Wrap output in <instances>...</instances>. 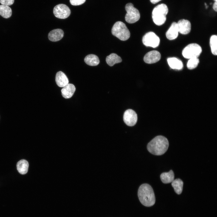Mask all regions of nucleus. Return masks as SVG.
<instances>
[{"mask_svg":"<svg viewBox=\"0 0 217 217\" xmlns=\"http://www.w3.org/2000/svg\"><path fill=\"white\" fill-rule=\"evenodd\" d=\"M169 146L168 139L164 136H158L153 139L147 145V148L151 153L157 156L164 154Z\"/></svg>","mask_w":217,"mask_h":217,"instance_id":"obj_1","label":"nucleus"},{"mask_svg":"<svg viewBox=\"0 0 217 217\" xmlns=\"http://www.w3.org/2000/svg\"><path fill=\"white\" fill-rule=\"evenodd\" d=\"M161 55L160 53L156 50H153L147 53L144 56L143 60L147 64L155 63L160 59Z\"/></svg>","mask_w":217,"mask_h":217,"instance_id":"obj_9","label":"nucleus"},{"mask_svg":"<svg viewBox=\"0 0 217 217\" xmlns=\"http://www.w3.org/2000/svg\"><path fill=\"white\" fill-rule=\"evenodd\" d=\"M14 2V0H0V2L2 5L8 6L12 5Z\"/></svg>","mask_w":217,"mask_h":217,"instance_id":"obj_26","label":"nucleus"},{"mask_svg":"<svg viewBox=\"0 0 217 217\" xmlns=\"http://www.w3.org/2000/svg\"><path fill=\"white\" fill-rule=\"evenodd\" d=\"M217 36L213 35L210 37V45L211 52L213 54L217 55Z\"/></svg>","mask_w":217,"mask_h":217,"instance_id":"obj_23","label":"nucleus"},{"mask_svg":"<svg viewBox=\"0 0 217 217\" xmlns=\"http://www.w3.org/2000/svg\"><path fill=\"white\" fill-rule=\"evenodd\" d=\"M159 37L154 32H149L143 37L142 42L146 46L156 48L158 46L160 43Z\"/></svg>","mask_w":217,"mask_h":217,"instance_id":"obj_6","label":"nucleus"},{"mask_svg":"<svg viewBox=\"0 0 217 217\" xmlns=\"http://www.w3.org/2000/svg\"><path fill=\"white\" fill-rule=\"evenodd\" d=\"M86 0H70L71 4L73 5H79L85 2Z\"/></svg>","mask_w":217,"mask_h":217,"instance_id":"obj_25","label":"nucleus"},{"mask_svg":"<svg viewBox=\"0 0 217 217\" xmlns=\"http://www.w3.org/2000/svg\"><path fill=\"white\" fill-rule=\"evenodd\" d=\"M63 31L61 29H57L51 31L48 34V38L51 41L56 42L61 40L63 37Z\"/></svg>","mask_w":217,"mask_h":217,"instance_id":"obj_13","label":"nucleus"},{"mask_svg":"<svg viewBox=\"0 0 217 217\" xmlns=\"http://www.w3.org/2000/svg\"><path fill=\"white\" fill-rule=\"evenodd\" d=\"M168 12L167 6L164 4H159L153 9L152 13L153 16H166Z\"/></svg>","mask_w":217,"mask_h":217,"instance_id":"obj_12","label":"nucleus"},{"mask_svg":"<svg viewBox=\"0 0 217 217\" xmlns=\"http://www.w3.org/2000/svg\"><path fill=\"white\" fill-rule=\"evenodd\" d=\"M123 120L126 125L130 126L134 125L137 120V115L136 112L131 109L126 110L123 115Z\"/></svg>","mask_w":217,"mask_h":217,"instance_id":"obj_8","label":"nucleus"},{"mask_svg":"<svg viewBox=\"0 0 217 217\" xmlns=\"http://www.w3.org/2000/svg\"><path fill=\"white\" fill-rule=\"evenodd\" d=\"M199 62L198 58H192L189 59L187 63V67L190 70H192L196 68Z\"/></svg>","mask_w":217,"mask_h":217,"instance_id":"obj_24","label":"nucleus"},{"mask_svg":"<svg viewBox=\"0 0 217 217\" xmlns=\"http://www.w3.org/2000/svg\"><path fill=\"white\" fill-rule=\"evenodd\" d=\"M150 2L153 4H155L161 0H150Z\"/></svg>","mask_w":217,"mask_h":217,"instance_id":"obj_28","label":"nucleus"},{"mask_svg":"<svg viewBox=\"0 0 217 217\" xmlns=\"http://www.w3.org/2000/svg\"><path fill=\"white\" fill-rule=\"evenodd\" d=\"M84 60L87 64L91 66H96L99 63V60L98 57L94 54H89L86 55L85 58Z\"/></svg>","mask_w":217,"mask_h":217,"instance_id":"obj_19","label":"nucleus"},{"mask_svg":"<svg viewBox=\"0 0 217 217\" xmlns=\"http://www.w3.org/2000/svg\"><path fill=\"white\" fill-rule=\"evenodd\" d=\"M112 33L113 35L122 41L127 40L130 36V31L126 25L120 21H117L114 24L112 28Z\"/></svg>","mask_w":217,"mask_h":217,"instance_id":"obj_3","label":"nucleus"},{"mask_svg":"<svg viewBox=\"0 0 217 217\" xmlns=\"http://www.w3.org/2000/svg\"><path fill=\"white\" fill-rule=\"evenodd\" d=\"M171 185L177 194H180L181 193L183 190V182L181 179L178 178L174 180L171 182Z\"/></svg>","mask_w":217,"mask_h":217,"instance_id":"obj_21","label":"nucleus"},{"mask_svg":"<svg viewBox=\"0 0 217 217\" xmlns=\"http://www.w3.org/2000/svg\"><path fill=\"white\" fill-rule=\"evenodd\" d=\"M53 13L56 17L64 19L69 16L71 14V11L66 5L63 4H60L55 7L53 9Z\"/></svg>","mask_w":217,"mask_h":217,"instance_id":"obj_7","label":"nucleus"},{"mask_svg":"<svg viewBox=\"0 0 217 217\" xmlns=\"http://www.w3.org/2000/svg\"><path fill=\"white\" fill-rule=\"evenodd\" d=\"M162 182L164 184H168L172 182L174 179V174L172 170L168 172L162 173L160 176Z\"/></svg>","mask_w":217,"mask_h":217,"instance_id":"obj_20","label":"nucleus"},{"mask_svg":"<svg viewBox=\"0 0 217 217\" xmlns=\"http://www.w3.org/2000/svg\"><path fill=\"white\" fill-rule=\"evenodd\" d=\"M29 165V163L26 160L22 159L17 163V169L20 174H25L28 171Z\"/></svg>","mask_w":217,"mask_h":217,"instance_id":"obj_17","label":"nucleus"},{"mask_svg":"<svg viewBox=\"0 0 217 217\" xmlns=\"http://www.w3.org/2000/svg\"><path fill=\"white\" fill-rule=\"evenodd\" d=\"M202 51V48L197 43H191L184 48L182 52V55L186 58H198Z\"/></svg>","mask_w":217,"mask_h":217,"instance_id":"obj_4","label":"nucleus"},{"mask_svg":"<svg viewBox=\"0 0 217 217\" xmlns=\"http://www.w3.org/2000/svg\"><path fill=\"white\" fill-rule=\"evenodd\" d=\"M125 8L127 11L125 20L127 22L132 24L139 20L140 17L139 12L138 9L134 7L132 3H127L126 5Z\"/></svg>","mask_w":217,"mask_h":217,"instance_id":"obj_5","label":"nucleus"},{"mask_svg":"<svg viewBox=\"0 0 217 217\" xmlns=\"http://www.w3.org/2000/svg\"><path fill=\"white\" fill-rule=\"evenodd\" d=\"M215 0V1H217V0Z\"/></svg>","mask_w":217,"mask_h":217,"instance_id":"obj_29","label":"nucleus"},{"mask_svg":"<svg viewBox=\"0 0 217 217\" xmlns=\"http://www.w3.org/2000/svg\"><path fill=\"white\" fill-rule=\"evenodd\" d=\"M75 90V87L73 84L68 83L61 89L62 95L65 99L70 98L73 96Z\"/></svg>","mask_w":217,"mask_h":217,"instance_id":"obj_14","label":"nucleus"},{"mask_svg":"<svg viewBox=\"0 0 217 217\" xmlns=\"http://www.w3.org/2000/svg\"><path fill=\"white\" fill-rule=\"evenodd\" d=\"M106 61L109 66H112L115 64L121 62L122 59L117 54L112 53L106 57Z\"/></svg>","mask_w":217,"mask_h":217,"instance_id":"obj_18","label":"nucleus"},{"mask_svg":"<svg viewBox=\"0 0 217 217\" xmlns=\"http://www.w3.org/2000/svg\"><path fill=\"white\" fill-rule=\"evenodd\" d=\"M168 63L170 67L173 69L181 70L183 67L182 61L175 57H170L167 59Z\"/></svg>","mask_w":217,"mask_h":217,"instance_id":"obj_16","label":"nucleus"},{"mask_svg":"<svg viewBox=\"0 0 217 217\" xmlns=\"http://www.w3.org/2000/svg\"><path fill=\"white\" fill-rule=\"evenodd\" d=\"M178 32L182 34H187L189 33L191 29V25L190 22L184 19H181L177 23Z\"/></svg>","mask_w":217,"mask_h":217,"instance_id":"obj_10","label":"nucleus"},{"mask_svg":"<svg viewBox=\"0 0 217 217\" xmlns=\"http://www.w3.org/2000/svg\"><path fill=\"white\" fill-rule=\"evenodd\" d=\"M138 196L141 203L146 206H151L155 203L156 199L153 189L148 184H143L140 186Z\"/></svg>","mask_w":217,"mask_h":217,"instance_id":"obj_2","label":"nucleus"},{"mask_svg":"<svg viewBox=\"0 0 217 217\" xmlns=\"http://www.w3.org/2000/svg\"><path fill=\"white\" fill-rule=\"evenodd\" d=\"M178 31L177 23L173 22L167 31L166 35L167 38L170 40L174 39L178 37Z\"/></svg>","mask_w":217,"mask_h":217,"instance_id":"obj_15","label":"nucleus"},{"mask_svg":"<svg viewBox=\"0 0 217 217\" xmlns=\"http://www.w3.org/2000/svg\"><path fill=\"white\" fill-rule=\"evenodd\" d=\"M213 8L215 11H217V1H215L213 5Z\"/></svg>","mask_w":217,"mask_h":217,"instance_id":"obj_27","label":"nucleus"},{"mask_svg":"<svg viewBox=\"0 0 217 217\" xmlns=\"http://www.w3.org/2000/svg\"><path fill=\"white\" fill-rule=\"evenodd\" d=\"M12 14L11 8L8 6L0 5V15L3 17L8 18L10 17Z\"/></svg>","mask_w":217,"mask_h":217,"instance_id":"obj_22","label":"nucleus"},{"mask_svg":"<svg viewBox=\"0 0 217 217\" xmlns=\"http://www.w3.org/2000/svg\"><path fill=\"white\" fill-rule=\"evenodd\" d=\"M55 81L58 86L63 87L68 83L69 80L64 73L61 71H59L56 74Z\"/></svg>","mask_w":217,"mask_h":217,"instance_id":"obj_11","label":"nucleus"}]
</instances>
